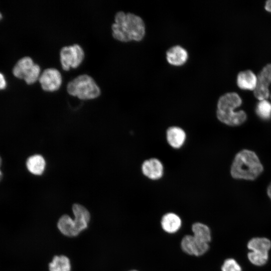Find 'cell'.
<instances>
[{
  "instance_id": "obj_12",
  "label": "cell",
  "mask_w": 271,
  "mask_h": 271,
  "mask_svg": "<svg viewBox=\"0 0 271 271\" xmlns=\"http://www.w3.org/2000/svg\"><path fill=\"white\" fill-rule=\"evenodd\" d=\"M72 211L74 215V223L80 233L87 228L90 218V213L85 207L79 204L73 205Z\"/></svg>"
},
{
  "instance_id": "obj_10",
  "label": "cell",
  "mask_w": 271,
  "mask_h": 271,
  "mask_svg": "<svg viewBox=\"0 0 271 271\" xmlns=\"http://www.w3.org/2000/svg\"><path fill=\"white\" fill-rule=\"evenodd\" d=\"M143 174L151 180H158L163 175V166L160 160L151 158L145 161L142 166Z\"/></svg>"
},
{
  "instance_id": "obj_15",
  "label": "cell",
  "mask_w": 271,
  "mask_h": 271,
  "mask_svg": "<svg viewBox=\"0 0 271 271\" xmlns=\"http://www.w3.org/2000/svg\"><path fill=\"white\" fill-rule=\"evenodd\" d=\"M161 224L162 229L169 233H174L180 228L182 224L180 217L174 213L165 214L162 218Z\"/></svg>"
},
{
  "instance_id": "obj_22",
  "label": "cell",
  "mask_w": 271,
  "mask_h": 271,
  "mask_svg": "<svg viewBox=\"0 0 271 271\" xmlns=\"http://www.w3.org/2000/svg\"><path fill=\"white\" fill-rule=\"evenodd\" d=\"M255 111L261 119H268L271 116V103L266 99L259 100L256 105Z\"/></svg>"
},
{
  "instance_id": "obj_7",
  "label": "cell",
  "mask_w": 271,
  "mask_h": 271,
  "mask_svg": "<svg viewBox=\"0 0 271 271\" xmlns=\"http://www.w3.org/2000/svg\"><path fill=\"white\" fill-rule=\"evenodd\" d=\"M257 81L253 91L254 96L259 100L271 99V64L266 65L257 76Z\"/></svg>"
},
{
  "instance_id": "obj_2",
  "label": "cell",
  "mask_w": 271,
  "mask_h": 271,
  "mask_svg": "<svg viewBox=\"0 0 271 271\" xmlns=\"http://www.w3.org/2000/svg\"><path fill=\"white\" fill-rule=\"evenodd\" d=\"M262 171L263 166L256 154L250 150H243L236 155L230 173L235 179L253 180Z\"/></svg>"
},
{
  "instance_id": "obj_11",
  "label": "cell",
  "mask_w": 271,
  "mask_h": 271,
  "mask_svg": "<svg viewBox=\"0 0 271 271\" xmlns=\"http://www.w3.org/2000/svg\"><path fill=\"white\" fill-rule=\"evenodd\" d=\"M188 58L187 50L179 45L169 48L166 52V59L171 65L179 66L184 64Z\"/></svg>"
},
{
  "instance_id": "obj_13",
  "label": "cell",
  "mask_w": 271,
  "mask_h": 271,
  "mask_svg": "<svg viewBox=\"0 0 271 271\" xmlns=\"http://www.w3.org/2000/svg\"><path fill=\"white\" fill-rule=\"evenodd\" d=\"M257 81V76L249 70L239 72L237 76V86L243 90L254 91Z\"/></svg>"
},
{
  "instance_id": "obj_23",
  "label": "cell",
  "mask_w": 271,
  "mask_h": 271,
  "mask_svg": "<svg viewBox=\"0 0 271 271\" xmlns=\"http://www.w3.org/2000/svg\"><path fill=\"white\" fill-rule=\"evenodd\" d=\"M221 271H242V268L238 262L234 258L225 259L221 268Z\"/></svg>"
},
{
  "instance_id": "obj_21",
  "label": "cell",
  "mask_w": 271,
  "mask_h": 271,
  "mask_svg": "<svg viewBox=\"0 0 271 271\" xmlns=\"http://www.w3.org/2000/svg\"><path fill=\"white\" fill-rule=\"evenodd\" d=\"M268 252L249 251L247 253V258L250 262L257 266H263L268 261Z\"/></svg>"
},
{
  "instance_id": "obj_17",
  "label": "cell",
  "mask_w": 271,
  "mask_h": 271,
  "mask_svg": "<svg viewBox=\"0 0 271 271\" xmlns=\"http://www.w3.org/2000/svg\"><path fill=\"white\" fill-rule=\"evenodd\" d=\"M26 166L30 173L36 175H40L44 171L46 162L42 156L35 155L27 159Z\"/></svg>"
},
{
  "instance_id": "obj_29",
  "label": "cell",
  "mask_w": 271,
  "mask_h": 271,
  "mask_svg": "<svg viewBox=\"0 0 271 271\" xmlns=\"http://www.w3.org/2000/svg\"><path fill=\"white\" fill-rule=\"evenodd\" d=\"M130 271H138V270H130Z\"/></svg>"
},
{
  "instance_id": "obj_8",
  "label": "cell",
  "mask_w": 271,
  "mask_h": 271,
  "mask_svg": "<svg viewBox=\"0 0 271 271\" xmlns=\"http://www.w3.org/2000/svg\"><path fill=\"white\" fill-rule=\"evenodd\" d=\"M38 80L43 90L53 92L60 88L62 83V76L57 69L47 68L41 72Z\"/></svg>"
},
{
  "instance_id": "obj_5",
  "label": "cell",
  "mask_w": 271,
  "mask_h": 271,
  "mask_svg": "<svg viewBox=\"0 0 271 271\" xmlns=\"http://www.w3.org/2000/svg\"><path fill=\"white\" fill-rule=\"evenodd\" d=\"M12 73L15 77L23 79L27 84H32L39 80L41 67L31 57L25 56L17 62Z\"/></svg>"
},
{
  "instance_id": "obj_16",
  "label": "cell",
  "mask_w": 271,
  "mask_h": 271,
  "mask_svg": "<svg viewBox=\"0 0 271 271\" xmlns=\"http://www.w3.org/2000/svg\"><path fill=\"white\" fill-rule=\"evenodd\" d=\"M57 226L60 231L66 236H75L79 233L73 219L68 215H64L60 218Z\"/></svg>"
},
{
  "instance_id": "obj_3",
  "label": "cell",
  "mask_w": 271,
  "mask_h": 271,
  "mask_svg": "<svg viewBox=\"0 0 271 271\" xmlns=\"http://www.w3.org/2000/svg\"><path fill=\"white\" fill-rule=\"evenodd\" d=\"M241 103V98L237 93L229 92L223 94L218 100L216 111L217 118L228 125L241 124L246 119V114L242 110H235Z\"/></svg>"
},
{
  "instance_id": "obj_18",
  "label": "cell",
  "mask_w": 271,
  "mask_h": 271,
  "mask_svg": "<svg viewBox=\"0 0 271 271\" xmlns=\"http://www.w3.org/2000/svg\"><path fill=\"white\" fill-rule=\"evenodd\" d=\"M247 247L249 251L268 253L271 248V241L266 237H255L248 241Z\"/></svg>"
},
{
  "instance_id": "obj_9",
  "label": "cell",
  "mask_w": 271,
  "mask_h": 271,
  "mask_svg": "<svg viewBox=\"0 0 271 271\" xmlns=\"http://www.w3.org/2000/svg\"><path fill=\"white\" fill-rule=\"evenodd\" d=\"M183 251L186 253L195 256H201L209 249L208 243L195 238L193 235L185 236L181 242Z\"/></svg>"
},
{
  "instance_id": "obj_20",
  "label": "cell",
  "mask_w": 271,
  "mask_h": 271,
  "mask_svg": "<svg viewBox=\"0 0 271 271\" xmlns=\"http://www.w3.org/2000/svg\"><path fill=\"white\" fill-rule=\"evenodd\" d=\"M49 268L50 271H70V260L64 255L55 256L49 263Z\"/></svg>"
},
{
  "instance_id": "obj_6",
  "label": "cell",
  "mask_w": 271,
  "mask_h": 271,
  "mask_svg": "<svg viewBox=\"0 0 271 271\" xmlns=\"http://www.w3.org/2000/svg\"><path fill=\"white\" fill-rule=\"evenodd\" d=\"M59 55L61 66L65 71L78 67L85 57L83 49L78 44L62 47Z\"/></svg>"
},
{
  "instance_id": "obj_4",
  "label": "cell",
  "mask_w": 271,
  "mask_h": 271,
  "mask_svg": "<svg viewBox=\"0 0 271 271\" xmlns=\"http://www.w3.org/2000/svg\"><path fill=\"white\" fill-rule=\"evenodd\" d=\"M67 91L72 96L82 100L95 99L101 94V89L95 80L86 74H80L70 80Z\"/></svg>"
},
{
  "instance_id": "obj_19",
  "label": "cell",
  "mask_w": 271,
  "mask_h": 271,
  "mask_svg": "<svg viewBox=\"0 0 271 271\" xmlns=\"http://www.w3.org/2000/svg\"><path fill=\"white\" fill-rule=\"evenodd\" d=\"M193 236L197 239L209 243L211 239L210 228L206 225L196 222L192 226Z\"/></svg>"
},
{
  "instance_id": "obj_24",
  "label": "cell",
  "mask_w": 271,
  "mask_h": 271,
  "mask_svg": "<svg viewBox=\"0 0 271 271\" xmlns=\"http://www.w3.org/2000/svg\"><path fill=\"white\" fill-rule=\"evenodd\" d=\"M7 86V79L4 75L0 72V90L5 89Z\"/></svg>"
},
{
  "instance_id": "obj_28",
  "label": "cell",
  "mask_w": 271,
  "mask_h": 271,
  "mask_svg": "<svg viewBox=\"0 0 271 271\" xmlns=\"http://www.w3.org/2000/svg\"><path fill=\"white\" fill-rule=\"evenodd\" d=\"M2 18H3V16L1 13L0 12V21L2 19Z\"/></svg>"
},
{
  "instance_id": "obj_26",
  "label": "cell",
  "mask_w": 271,
  "mask_h": 271,
  "mask_svg": "<svg viewBox=\"0 0 271 271\" xmlns=\"http://www.w3.org/2000/svg\"><path fill=\"white\" fill-rule=\"evenodd\" d=\"M267 193L268 197L271 200V184L268 186L267 188Z\"/></svg>"
},
{
  "instance_id": "obj_25",
  "label": "cell",
  "mask_w": 271,
  "mask_h": 271,
  "mask_svg": "<svg viewBox=\"0 0 271 271\" xmlns=\"http://www.w3.org/2000/svg\"><path fill=\"white\" fill-rule=\"evenodd\" d=\"M264 8L266 11L271 13V0L266 2Z\"/></svg>"
},
{
  "instance_id": "obj_14",
  "label": "cell",
  "mask_w": 271,
  "mask_h": 271,
  "mask_svg": "<svg viewBox=\"0 0 271 271\" xmlns=\"http://www.w3.org/2000/svg\"><path fill=\"white\" fill-rule=\"evenodd\" d=\"M166 136L168 144L175 149L181 148L183 145L186 138L184 130L178 126H171L168 128Z\"/></svg>"
},
{
  "instance_id": "obj_1",
  "label": "cell",
  "mask_w": 271,
  "mask_h": 271,
  "mask_svg": "<svg viewBox=\"0 0 271 271\" xmlns=\"http://www.w3.org/2000/svg\"><path fill=\"white\" fill-rule=\"evenodd\" d=\"M111 28L112 37L122 42L140 41L146 33L145 23L140 17L123 11L115 14Z\"/></svg>"
},
{
  "instance_id": "obj_27",
  "label": "cell",
  "mask_w": 271,
  "mask_h": 271,
  "mask_svg": "<svg viewBox=\"0 0 271 271\" xmlns=\"http://www.w3.org/2000/svg\"><path fill=\"white\" fill-rule=\"evenodd\" d=\"M1 165H2V159H1V158L0 157V167L1 166ZM2 178H3V173H2V171L0 170V181H1Z\"/></svg>"
}]
</instances>
